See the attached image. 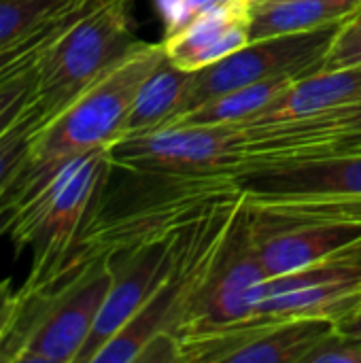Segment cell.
Segmentation results:
<instances>
[{"label":"cell","instance_id":"cell-1","mask_svg":"<svg viewBox=\"0 0 361 363\" xmlns=\"http://www.w3.org/2000/svg\"><path fill=\"white\" fill-rule=\"evenodd\" d=\"M111 170V151L100 147L66 160L40 187L23 194L11 238L17 251L26 247L32 251V268L21 285L26 296L38 294L64 277L85 230L96 219Z\"/></svg>","mask_w":361,"mask_h":363},{"label":"cell","instance_id":"cell-2","mask_svg":"<svg viewBox=\"0 0 361 363\" xmlns=\"http://www.w3.org/2000/svg\"><path fill=\"white\" fill-rule=\"evenodd\" d=\"M162 57V43L138 40L115 68L87 87L60 115L43 123L32 140L23 172V194L40 187L66 160L117 143L140 85Z\"/></svg>","mask_w":361,"mask_h":363},{"label":"cell","instance_id":"cell-3","mask_svg":"<svg viewBox=\"0 0 361 363\" xmlns=\"http://www.w3.org/2000/svg\"><path fill=\"white\" fill-rule=\"evenodd\" d=\"M249 208L285 221H361V151L217 174Z\"/></svg>","mask_w":361,"mask_h":363},{"label":"cell","instance_id":"cell-4","mask_svg":"<svg viewBox=\"0 0 361 363\" xmlns=\"http://www.w3.org/2000/svg\"><path fill=\"white\" fill-rule=\"evenodd\" d=\"M134 0H98L60 30L34 66V102L45 121L115 68L138 43Z\"/></svg>","mask_w":361,"mask_h":363},{"label":"cell","instance_id":"cell-5","mask_svg":"<svg viewBox=\"0 0 361 363\" xmlns=\"http://www.w3.org/2000/svg\"><path fill=\"white\" fill-rule=\"evenodd\" d=\"M113 277L111 253H104L70 270L47 289L34 296L23 294V311L0 347V362L77 363L113 285Z\"/></svg>","mask_w":361,"mask_h":363},{"label":"cell","instance_id":"cell-6","mask_svg":"<svg viewBox=\"0 0 361 363\" xmlns=\"http://www.w3.org/2000/svg\"><path fill=\"white\" fill-rule=\"evenodd\" d=\"M243 130L221 125H168L147 134L119 138L109 147L113 168L132 172L215 177L230 172L240 160Z\"/></svg>","mask_w":361,"mask_h":363},{"label":"cell","instance_id":"cell-7","mask_svg":"<svg viewBox=\"0 0 361 363\" xmlns=\"http://www.w3.org/2000/svg\"><path fill=\"white\" fill-rule=\"evenodd\" d=\"M340 26L249 40L230 55L200 70H194L183 113L196 108L198 104L219 94L247 87L272 77H306L319 72L323 55L330 49Z\"/></svg>","mask_w":361,"mask_h":363},{"label":"cell","instance_id":"cell-8","mask_svg":"<svg viewBox=\"0 0 361 363\" xmlns=\"http://www.w3.org/2000/svg\"><path fill=\"white\" fill-rule=\"evenodd\" d=\"M185 242H181L179 232L157 230L145 240L111 251L115 277L106 294V300L98 313L94 330L79 353L77 363H91L96 353L113 338L121 325L155 294V289L170 277L177 268Z\"/></svg>","mask_w":361,"mask_h":363},{"label":"cell","instance_id":"cell-9","mask_svg":"<svg viewBox=\"0 0 361 363\" xmlns=\"http://www.w3.org/2000/svg\"><path fill=\"white\" fill-rule=\"evenodd\" d=\"M361 308V268L326 262L266 279L247 321L328 319L334 325Z\"/></svg>","mask_w":361,"mask_h":363},{"label":"cell","instance_id":"cell-10","mask_svg":"<svg viewBox=\"0 0 361 363\" xmlns=\"http://www.w3.org/2000/svg\"><path fill=\"white\" fill-rule=\"evenodd\" d=\"M357 151H361V98L313 117L243 130L240 160L232 170Z\"/></svg>","mask_w":361,"mask_h":363},{"label":"cell","instance_id":"cell-11","mask_svg":"<svg viewBox=\"0 0 361 363\" xmlns=\"http://www.w3.org/2000/svg\"><path fill=\"white\" fill-rule=\"evenodd\" d=\"M328 319L245 321L181 342L183 362L304 363L309 351L334 330Z\"/></svg>","mask_w":361,"mask_h":363},{"label":"cell","instance_id":"cell-12","mask_svg":"<svg viewBox=\"0 0 361 363\" xmlns=\"http://www.w3.org/2000/svg\"><path fill=\"white\" fill-rule=\"evenodd\" d=\"M253 236L268 279L334 259L361 242V221H285L255 213Z\"/></svg>","mask_w":361,"mask_h":363},{"label":"cell","instance_id":"cell-13","mask_svg":"<svg viewBox=\"0 0 361 363\" xmlns=\"http://www.w3.org/2000/svg\"><path fill=\"white\" fill-rule=\"evenodd\" d=\"M251 40V0H226L194 15L179 30L164 34L172 64L200 70Z\"/></svg>","mask_w":361,"mask_h":363},{"label":"cell","instance_id":"cell-14","mask_svg":"<svg viewBox=\"0 0 361 363\" xmlns=\"http://www.w3.org/2000/svg\"><path fill=\"white\" fill-rule=\"evenodd\" d=\"M361 98V66L313 72L296 79L281 96L253 117L234 123L243 130L313 117Z\"/></svg>","mask_w":361,"mask_h":363},{"label":"cell","instance_id":"cell-15","mask_svg":"<svg viewBox=\"0 0 361 363\" xmlns=\"http://www.w3.org/2000/svg\"><path fill=\"white\" fill-rule=\"evenodd\" d=\"M361 0H251V40L340 26Z\"/></svg>","mask_w":361,"mask_h":363},{"label":"cell","instance_id":"cell-16","mask_svg":"<svg viewBox=\"0 0 361 363\" xmlns=\"http://www.w3.org/2000/svg\"><path fill=\"white\" fill-rule=\"evenodd\" d=\"M191 79L194 70L179 68L177 64L170 62V57L164 51L162 62L145 79L134 98L121 138L147 134L170 125L185 108V98Z\"/></svg>","mask_w":361,"mask_h":363},{"label":"cell","instance_id":"cell-17","mask_svg":"<svg viewBox=\"0 0 361 363\" xmlns=\"http://www.w3.org/2000/svg\"><path fill=\"white\" fill-rule=\"evenodd\" d=\"M296 79L294 74L272 77L247 87H238L226 94H219L196 108L179 115L170 125H221V123H240L264 106H268L277 96H281ZM168 128V125H166Z\"/></svg>","mask_w":361,"mask_h":363},{"label":"cell","instance_id":"cell-18","mask_svg":"<svg viewBox=\"0 0 361 363\" xmlns=\"http://www.w3.org/2000/svg\"><path fill=\"white\" fill-rule=\"evenodd\" d=\"M87 0H0V51L64 19Z\"/></svg>","mask_w":361,"mask_h":363},{"label":"cell","instance_id":"cell-19","mask_svg":"<svg viewBox=\"0 0 361 363\" xmlns=\"http://www.w3.org/2000/svg\"><path fill=\"white\" fill-rule=\"evenodd\" d=\"M43 123L47 121L36 108V102H32L30 108L0 136V196L26 170L32 140Z\"/></svg>","mask_w":361,"mask_h":363},{"label":"cell","instance_id":"cell-20","mask_svg":"<svg viewBox=\"0 0 361 363\" xmlns=\"http://www.w3.org/2000/svg\"><path fill=\"white\" fill-rule=\"evenodd\" d=\"M94 2H98V0H87L83 6H79L77 11H72V13L66 15L64 19L51 23L49 28H45V30H40V32L28 36L26 40L13 45V47H9V49H2V51H0V87L6 85L9 81L21 77L23 72L32 70V68L36 66V62H38V55H40L43 49L49 45V40H51L60 30H64L77 15H81L85 9H89Z\"/></svg>","mask_w":361,"mask_h":363},{"label":"cell","instance_id":"cell-21","mask_svg":"<svg viewBox=\"0 0 361 363\" xmlns=\"http://www.w3.org/2000/svg\"><path fill=\"white\" fill-rule=\"evenodd\" d=\"M355 66H361V11L338 28L330 49L323 55L319 72Z\"/></svg>","mask_w":361,"mask_h":363},{"label":"cell","instance_id":"cell-22","mask_svg":"<svg viewBox=\"0 0 361 363\" xmlns=\"http://www.w3.org/2000/svg\"><path fill=\"white\" fill-rule=\"evenodd\" d=\"M34 102V68L0 87V136Z\"/></svg>","mask_w":361,"mask_h":363},{"label":"cell","instance_id":"cell-23","mask_svg":"<svg viewBox=\"0 0 361 363\" xmlns=\"http://www.w3.org/2000/svg\"><path fill=\"white\" fill-rule=\"evenodd\" d=\"M304 363H361V340L334 328L309 351Z\"/></svg>","mask_w":361,"mask_h":363},{"label":"cell","instance_id":"cell-24","mask_svg":"<svg viewBox=\"0 0 361 363\" xmlns=\"http://www.w3.org/2000/svg\"><path fill=\"white\" fill-rule=\"evenodd\" d=\"M26 296L21 289L13 285L11 279L0 281V347L11 336L13 328L17 325V319L23 311Z\"/></svg>","mask_w":361,"mask_h":363},{"label":"cell","instance_id":"cell-25","mask_svg":"<svg viewBox=\"0 0 361 363\" xmlns=\"http://www.w3.org/2000/svg\"><path fill=\"white\" fill-rule=\"evenodd\" d=\"M147 362H183L181 357V342L172 332H160L157 336H153L147 347L140 351L136 363H147Z\"/></svg>","mask_w":361,"mask_h":363},{"label":"cell","instance_id":"cell-26","mask_svg":"<svg viewBox=\"0 0 361 363\" xmlns=\"http://www.w3.org/2000/svg\"><path fill=\"white\" fill-rule=\"evenodd\" d=\"M23 172L0 196V238L11 234V230H13V225L21 213V206H23Z\"/></svg>","mask_w":361,"mask_h":363},{"label":"cell","instance_id":"cell-27","mask_svg":"<svg viewBox=\"0 0 361 363\" xmlns=\"http://www.w3.org/2000/svg\"><path fill=\"white\" fill-rule=\"evenodd\" d=\"M336 330L347 334V336H353V338L361 340V308H357L355 313H351L349 317L340 319L336 323Z\"/></svg>","mask_w":361,"mask_h":363},{"label":"cell","instance_id":"cell-28","mask_svg":"<svg viewBox=\"0 0 361 363\" xmlns=\"http://www.w3.org/2000/svg\"><path fill=\"white\" fill-rule=\"evenodd\" d=\"M330 262H338V264H349V266H357L361 268V242L357 245H353V247H349L347 251H343V253H338L334 259H330Z\"/></svg>","mask_w":361,"mask_h":363}]
</instances>
